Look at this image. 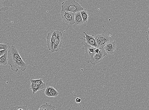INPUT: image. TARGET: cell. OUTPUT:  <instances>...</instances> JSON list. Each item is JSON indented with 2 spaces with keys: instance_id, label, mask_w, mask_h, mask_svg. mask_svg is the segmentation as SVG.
Masks as SVG:
<instances>
[{
  "instance_id": "cell-1",
  "label": "cell",
  "mask_w": 149,
  "mask_h": 110,
  "mask_svg": "<svg viewBox=\"0 0 149 110\" xmlns=\"http://www.w3.org/2000/svg\"><path fill=\"white\" fill-rule=\"evenodd\" d=\"M61 8L65 11L75 13L84 10L81 5L75 0H67L62 3Z\"/></svg>"
},
{
  "instance_id": "cell-2",
  "label": "cell",
  "mask_w": 149,
  "mask_h": 110,
  "mask_svg": "<svg viewBox=\"0 0 149 110\" xmlns=\"http://www.w3.org/2000/svg\"><path fill=\"white\" fill-rule=\"evenodd\" d=\"M21 57L18 49L15 46L9 47L8 51V64L12 68L16 61Z\"/></svg>"
},
{
  "instance_id": "cell-3",
  "label": "cell",
  "mask_w": 149,
  "mask_h": 110,
  "mask_svg": "<svg viewBox=\"0 0 149 110\" xmlns=\"http://www.w3.org/2000/svg\"><path fill=\"white\" fill-rule=\"evenodd\" d=\"M82 44L84 47L86 51L85 57L86 62L88 63H91V61L95 54L96 47L90 46L85 41L82 42Z\"/></svg>"
},
{
  "instance_id": "cell-4",
  "label": "cell",
  "mask_w": 149,
  "mask_h": 110,
  "mask_svg": "<svg viewBox=\"0 0 149 110\" xmlns=\"http://www.w3.org/2000/svg\"><path fill=\"white\" fill-rule=\"evenodd\" d=\"M75 13L73 12L65 11L62 9L61 11V18L66 23L70 25L75 24Z\"/></svg>"
},
{
  "instance_id": "cell-5",
  "label": "cell",
  "mask_w": 149,
  "mask_h": 110,
  "mask_svg": "<svg viewBox=\"0 0 149 110\" xmlns=\"http://www.w3.org/2000/svg\"><path fill=\"white\" fill-rule=\"evenodd\" d=\"M57 34V31L53 30L48 33L47 37L48 49L52 53L54 52V46Z\"/></svg>"
},
{
  "instance_id": "cell-6",
  "label": "cell",
  "mask_w": 149,
  "mask_h": 110,
  "mask_svg": "<svg viewBox=\"0 0 149 110\" xmlns=\"http://www.w3.org/2000/svg\"><path fill=\"white\" fill-rule=\"evenodd\" d=\"M107 54L104 48L100 47L99 52L95 53L93 59L91 61V63L92 65L98 64L102 61L104 57L107 56Z\"/></svg>"
},
{
  "instance_id": "cell-7",
  "label": "cell",
  "mask_w": 149,
  "mask_h": 110,
  "mask_svg": "<svg viewBox=\"0 0 149 110\" xmlns=\"http://www.w3.org/2000/svg\"><path fill=\"white\" fill-rule=\"evenodd\" d=\"M95 38L100 47L104 48L106 44L110 41L109 36L105 34L94 36Z\"/></svg>"
},
{
  "instance_id": "cell-8",
  "label": "cell",
  "mask_w": 149,
  "mask_h": 110,
  "mask_svg": "<svg viewBox=\"0 0 149 110\" xmlns=\"http://www.w3.org/2000/svg\"><path fill=\"white\" fill-rule=\"evenodd\" d=\"M57 32V36L54 46V52H57L60 49L62 45L63 33L58 30Z\"/></svg>"
},
{
  "instance_id": "cell-9",
  "label": "cell",
  "mask_w": 149,
  "mask_h": 110,
  "mask_svg": "<svg viewBox=\"0 0 149 110\" xmlns=\"http://www.w3.org/2000/svg\"><path fill=\"white\" fill-rule=\"evenodd\" d=\"M15 3V0H0V10L5 11Z\"/></svg>"
},
{
  "instance_id": "cell-10",
  "label": "cell",
  "mask_w": 149,
  "mask_h": 110,
  "mask_svg": "<svg viewBox=\"0 0 149 110\" xmlns=\"http://www.w3.org/2000/svg\"><path fill=\"white\" fill-rule=\"evenodd\" d=\"M84 33L85 34L86 36H84V39L81 38V40H84L90 46L96 48L100 47L95 39L94 36H89L85 32H84Z\"/></svg>"
},
{
  "instance_id": "cell-11",
  "label": "cell",
  "mask_w": 149,
  "mask_h": 110,
  "mask_svg": "<svg viewBox=\"0 0 149 110\" xmlns=\"http://www.w3.org/2000/svg\"><path fill=\"white\" fill-rule=\"evenodd\" d=\"M116 41H109L107 42L104 47L106 53L108 54H113L114 51L116 49Z\"/></svg>"
},
{
  "instance_id": "cell-12",
  "label": "cell",
  "mask_w": 149,
  "mask_h": 110,
  "mask_svg": "<svg viewBox=\"0 0 149 110\" xmlns=\"http://www.w3.org/2000/svg\"><path fill=\"white\" fill-rule=\"evenodd\" d=\"M75 21L76 24L77 25H81L84 23L81 12H78L75 13Z\"/></svg>"
},
{
  "instance_id": "cell-13",
  "label": "cell",
  "mask_w": 149,
  "mask_h": 110,
  "mask_svg": "<svg viewBox=\"0 0 149 110\" xmlns=\"http://www.w3.org/2000/svg\"><path fill=\"white\" fill-rule=\"evenodd\" d=\"M31 84L30 86V88L33 91V94H35L38 91L42 90L46 87V86H39L31 82Z\"/></svg>"
},
{
  "instance_id": "cell-14",
  "label": "cell",
  "mask_w": 149,
  "mask_h": 110,
  "mask_svg": "<svg viewBox=\"0 0 149 110\" xmlns=\"http://www.w3.org/2000/svg\"><path fill=\"white\" fill-rule=\"evenodd\" d=\"M8 63V52L0 57V64L2 65H6Z\"/></svg>"
},
{
  "instance_id": "cell-15",
  "label": "cell",
  "mask_w": 149,
  "mask_h": 110,
  "mask_svg": "<svg viewBox=\"0 0 149 110\" xmlns=\"http://www.w3.org/2000/svg\"><path fill=\"white\" fill-rule=\"evenodd\" d=\"M81 13L84 23H87L88 19V15L87 11L84 9L81 11Z\"/></svg>"
},
{
  "instance_id": "cell-16",
  "label": "cell",
  "mask_w": 149,
  "mask_h": 110,
  "mask_svg": "<svg viewBox=\"0 0 149 110\" xmlns=\"http://www.w3.org/2000/svg\"><path fill=\"white\" fill-rule=\"evenodd\" d=\"M40 107L43 109V110H56L54 106L51 104L46 103L41 105Z\"/></svg>"
},
{
  "instance_id": "cell-17",
  "label": "cell",
  "mask_w": 149,
  "mask_h": 110,
  "mask_svg": "<svg viewBox=\"0 0 149 110\" xmlns=\"http://www.w3.org/2000/svg\"><path fill=\"white\" fill-rule=\"evenodd\" d=\"M10 110H30L27 105L23 106H12L10 109Z\"/></svg>"
},
{
  "instance_id": "cell-18",
  "label": "cell",
  "mask_w": 149,
  "mask_h": 110,
  "mask_svg": "<svg viewBox=\"0 0 149 110\" xmlns=\"http://www.w3.org/2000/svg\"><path fill=\"white\" fill-rule=\"evenodd\" d=\"M30 81L38 85L46 86V84L44 83L43 80L41 78L39 79H30Z\"/></svg>"
},
{
  "instance_id": "cell-19",
  "label": "cell",
  "mask_w": 149,
  "mask_h": 110,
  "mask_svg": "<svg viewBox=\"0 0 149 110\" xmlns=\"http://www.w3.org/2000/svg\"><path fill=\"white\" fill-rule=\"evenodd\" d=\"M58 95V92L53 87L50 93L49 97H57Z\"/></svg>"
},
{
  "instance_id": "cell-20",
  "label": "cell",
  "mask_w": 149,
  "mask_h": 110,
  "mask_svg": "<svg viewBox=\"0 0 149 110\" xmlns=\"http://www.w3.org/2000/svg\"><path fill=\"white\" fill-rule=\"evenodd\" d=\"M52 87L50 86H48L46 88V90L45 91V94L47 97H49L50 93Z\"/></svg>"
},
{
  "instance_id": "cell-21",
  "label": "cell",
  "mask_w": 149,
  "mask_h": 110,
  "mask_svg": "<svg viewBox=\"0 0 149 110\" xmlns=\"http://www.w3.org/2000/svg\"><path fill=\"white\" fill-rule=\"evenodd\" d=\"M8 47L4 44H0V50L8 49Z\"/></svg>"
},
{
  "instance_id": "cell-22",
  "label": "cell",
  "mask_w": 149,
  "mask_h": 110,
  "mask_svg": "<svg viewBox=\"0 0 149 110\" xmlns=\"http://www.w3.org/2000/svg\"><path fill=\"white\" fill-rule=\"evenodd\" d=\"M8 49L0 50V57L4 54L6 52H8Z\"/></svg>"
},
{
  "instance_id": "cell-23",
  "label": "cell",
  "mask_w": 149,
  "mask_h": 110,
  "mask_svg": "<svg viewBox=\"0 0 149 110\" xmlns=\"http://www.w3.org/2000/svg\"><path fill=\"white\" fill-rule=\"evenodd\" d=\"M81 101V98L79 97H77L75 99V102L77 103V104H79L80 103Z\"/></svg>"
},
{
  "instance_id": "cell-24",
  "label": "cell",
  "mask_w": 149,
  "mask_h": 110,
  "mask_svg": "<svg viewBox=\"0 0 149 110\" xmlns=\"http://www.w3.org/2000/svg\"><path fill=\"white\" fill-rule=\"evenodd\" d=\"M146 39L148 42H149V29L148 31L146 32Z\"/></svg>"
},
{
  "instance_id": "cell-25",
  "label": "cell",
  "mask_w": 149,
  "mask_h": 110,
  "mask_svg": "<svg viewBox=\"0 0 149 110\" xmlns=\"http://www.w3.org/2000/svg\"><path fill=\"white\" fill-rule=\"evenodd\" d=\"M39 110H43V109L42 108L40 107Z\"/></svg>"
}]
</instances>
